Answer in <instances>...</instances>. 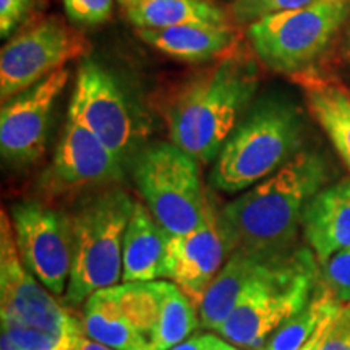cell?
<instances>
[{"label":"cell","mask_w":350,"mask_h":350,"mask_svg":"<svg viewBox=\"0 0 350 350\" xmlns=\"http://www.w3.org/2000/svg\"><path fill=\"white\" fill-rule=\"evenodd\" d=\"M321 0H234L230 7V16L237 25H252L253 21L273 13L297 10Z\"/></svg>","instance_id":"cell-25"},{"label":"cell","mask_w":350,"mask_h":350,"mask_svg":"<svg viewBox=\"0 0 350 350\" xmlns=\"http://www.w3.org/2000/svg\"><path fill=\"white\" fill-rule=\"evenodd\" d=\"M336 314H338V313H336ZM336 314H332V317L325 319V321L321 323V326H319L317 329V332H314L312 338L306 340V342L301 345L299 350H321V345H323V340H325L327 327H329V325L332 323V319H334Z\"/></svg>","instance_id":"cell-30"},{"label":"cell","mask_w":350,"mask_h":350,"mask_svg":"<svg viewBox=\"0 0 350 350\" xmlns=\"http://www.w3.org/2000/svg\"><path fill=\"white\" fill-rule=\"evenodd\" d=\"M83 332L96 342L116 350H148V340L122 308L116 288H100L90 295L83 310Z\"/></svg>","instance_id":"cell-20"},{"label":"cell","mask_w":350,"mask_h":350,"mask_svg":"<svg viewBox=\"0 0 350 350\" xmlns=\"http://www.w3.org/2000/svg\"><path fill=\"white\" fill-rule=\"evenodd\" d=\"M157 319L148 350H169L190 338L200 326L195 301L172 281H152Z\"/></svg>","instance_id":"cell-21"},{"label":"cell","mask_w":350,"mask_h":350,"mask_svg":"<svg viewBox=\"0 0 350 350\" xmlns=\"http://www.w3.org/2000/svg\"><path fill=\"white\" fill-rule=\"evenodd\" d=\"M34 0H0V34L7 38L31 12Z\"/></svg>","instance_id":"cell-29"},{"label":"cell","mask_w":350,"mask_h":350,"mask_svg":"<svg viewBox=\"0 0 350 350\" xmlns=\"http://www.w3.org/2000/svg\"><path fill=\"white\" fill-rule=\"evenodd\" d=\"M204 350H245V349L230 344L229 340L222 339L221 336L204 332Z\"/></svg>","instance_id":"cell-31"},{"label":"cell","mask_w":350,"mask_h":350,"mask_svg":"<svg viewBox=\"0 0 350 350\" xmlns=\"http://www.w3.org/2000/svg\"><path fill=\"white\" fill-rule=\"evenodd\" d=\"M350 16V0H321L313 5L273 13L248 26L258 59L278 73L300 75L325 54Z\"/></svg>","instance_id":"cell-6"},{"label":"cell","mask_w":350,"mask_h":350,"mask_svg":"<svg viewBox=\"0 0 350 350\" xmlns=\"http://www.w3.org/2000/svg\"><path fill=\"white\" fill-rule=\"evenodd\" d=\"M137 29H165L183 25H227L226 13L209 0H144L126 8Z\"/></svg>","instance_id":"cell-22"},{"label":"cell","mask_w":350,"mask_h":350,"mask_svg":"<svg viewBox=\"0 0 350 350\" xmlns=\"http://www.w3.org/2000/svg\"><path fill=\"white\" fill-rule=\"evenodd\" d=\"M142 2H144V0H119L120 5H124L125 8H130V7H133V5H138V3H142Z\"/></svg>","instance_id":"cell-34"},{"label":"cell","mask_w":350,"mask_h":350,"mask_svg":"<svg viewBox=\"0 0 350 350\" xmlns=\"http://www.w3.org/2000/svg\"><path fill=\"white\" fill-rule=\"evenodd\" d=\"M258 65L248 55H226L193 78L170 106L172 144L201 164L216 159L258 88Z\"/></svg>","instance_id":"cell-2"},{"label":"cell","mask_w":350,"mask_h":350,"mask_svg":"<svg viewBox=\"0 0 350 350\" xmlns=\"http://www.w3.org/2000/svg\"><path fill=\"white\" fill-rule=\"evenodd\" d=\"M317 261L306 248L288 252L243 292L217 334L245 350H265L273 332L312 300L318 287Z\"/></svg>","instance_id":"cell-4"},{"label":"cell","mask_w":350,"mask_h":350,"mask_svg":"<svg viewBox=\"0 0 350 350\" xmlns=\"http://www.w3.org/2000/svg\"><path fill=\"white\" fill-rule=\"evenodd\" d=\"M169 350H204V332L196 331L190 336V338L182 340L180 344L174 345V347Z\"/></svg>","instance_id":"cell-32"},{"label":"cell","mask_w":350,"mask_h":350,"mask_svg":"<svg viewBox=\"0 0 350 350\" xmlns=\"http://www.w3.org/2000/svg\"><path fill=\"white\" fill-rule=\"evenodd\" d=\"M300 75L310 112L350 170V90L332 78L310 72Z\"/></svg>","instance_id":"cell-19"},{"label":"cell","mask_w":350,"mask_h":350,"mask_svg":"<svg viewBox=\"0 0 350 350\" xmlns=\"http://www.w3.org/2000/svg\"><path fill=\"white\" fill-rule=\"evenodd\" d=\"M68 78L67 68L57 70L3 103L0 111V151L7 163L28 165L41 159L52 109Z\"/></svg>","instance_id":"cell-12"},{"label":"cell","mask_w":350,"mask_h":350,"mask_svg":"<svg viewBox=\"0 0 350 350\" xmlns=\"http://www.w3.org/2000/svg\"><path fill=\"white\" fill-rule=\"evenodd\" d=\"M15 242L26 269L55 297L65 295L75 260L73 219L39 201L12 208Z\"/></svg>","instance_id":"cell-8"},{"label":"cell","mask_w":350,"mask_h":350,"mask_svg":"<svg viewBox=\"0 0 350 350\" xmlns=\"http://www.w3.org/2000/svg\"><path fill=\"white\" fill-rule=\"evenodd\" d=\"M85 52L83 39L59 18H46L10 39L0 54V99L7 103Z\"/></svg>","instance_id":"cell-11"},{"label":"cell","mask_w":350,"mask_h":350,"mask_svg":"<svg viewBox=\"0 0 350 350\" xmlns=\"http://www.w3.org/2000/svg\"><path fill=\"white\" fill-rule=\"evenodd\" d=\"M304 235L318 262L350 248V177L321 188L306 204Z\"/></svg>","instance_id":"cell-16"},{"label":"cell","mask_w":350,"mask_h":350,"mask_svg":"<svg viewBox=\"0 0 350 350\" xmlns=\"http://www.w3.org/2000/svg\"><path fill=\"white\" fill-rule=\"evenodd\" d=\"M135 201L124 190L93 196L73 214L75 260L65 301L81 305L100 288L122 281L124 237Z\"/></svg>","instance_id":"cell-5"},{"label":"cell","mask_w":350,"mask_h":350,"mask_svg":"<svg viewBox=\"0 0 350 350\" xmlns=\"http://www.w3.org/2000/svg\"><path fill=\"white\" fill-rule=\"evenodd\" d=\"M169 234L150 209L135 201L124 237V282H151L165 278Z\"/></svg>","instance_id":"cell-18"},{"label":"cell","mask_w":350,"mask_h":350,"mask_svg":"<svg viewBox=\"0 0 350 350\" xmlns=\"http://www.w3.org/2000/svg\"><path fill=\"white\" fill-rule=\"evenodd\" d=\"M73 350H116V349L107 347V345L96 342V340L90 339V338H85V334H81L80 338H78Z\"/></svg>","instance_id":"cell-33"},{"label":"cell","mask_w":350,"mask_h":350,"mask_svg":"<svg viewBox=\"0 0 350 350\" xmlns=\"http://www.w3.org/2000/svg\"><path fill=\"white\" fill-rule=\"evenodd\" d=\"M304 120L294 104L265 99L234 130L216 157L211 183L226 193L248 190L300 152Z\"/></svg>","instance_id":"cell-3"},{"label":"cell","mask_w":350,"mask_h":350,"mask_svg":"<svg viewBox=\"0 0 350 350\" xmlns=\"http://www.w3.org/2000/svg\"><path fill=\"white\" fill-rule=\"evenodd\" d=\"M80 336L2 323L0 350H73Z\"/></svg>","instance_id":"cell-24"},{"label":"cell","mask_w":350,"mask_h":350,"mask_svg":"<svg viewBox=\"0 0 350 350\" xmlns=\"http://www.w3.org/2000/svg\"><path fill=\"white\" fill-rule=\"evenodd\" d=\"M26 269L13 234L12 217L0 216V317L2 323L39 327L59 334H83L77 321Z\"/></svg>","instance_id":"cell-9"},{"label":"cell","mask_w":350,"mask_h":350,"mask_svg":"<svg viewBox=\"0 0 350 350\" xmlns=\"http://www.w3.org/2000/svg\"><path fill=\"white\" fill-rule=\"evenodd\" d=\"M288 252L275 253V255L247 252L232 253L198 306L201 326L204 329L217 332L239 304L243 292L271 269H274Z\"/></svg>","instance_id":"cell-15"},{"label":"cell","mask_w":350,"mask_h":350,"mask_svg":"<svg viewBox=\"0 0 350 350\" xmlns=\"http://www.w3.org/2000/svg\"><path fill=\"white\" fill-rule=\"evenodd\" d=\"M198 161L172 143L146 148L137 157L135 183L152 217L169 235H183L206 221L209 200Z\"/></svg>","instance_id":"cell-7"},{"label":"cell","mask_w":350,"mask_h":350,"mask_svg":"<svg viewBox=\"0 0 350 350\" xmlns=\"http://www.w3.org/2000/svg\"><path fill=\"white\" fill-rule=\"evenodd\" d=\"M321 284L339 304L350 301V248L329 258L323 265Z\"/></svg>","instance_id":"cell-26"},{"label":"cell","mask_w":350,"mask_h":350,"mask_svg":"<svg viewBox=\"0 0 350 350\" xmlns=\"http://www.w3.org/2000/svg\"><path fill=\"white\" fill-rule=\"evenodd\" d=\"M68 18L75 23L94 26L112 15V0H62Z\"/></svg>","instance_id":"cell-27"},{"label":"cell","mask_w":350,"mask_h":350,"mask_svg":"<svg viewBox=\"0 0 350 350\" xmlns=\"http://www.w3.org/2000/svg\"><path fill=\"white\" fill-rule=\"evenodd\" d=\"M347 38H349V51H350V28H349V34H347Z\"/></svg>","instance_id":"cell-35"},{"label":"cell","mask_w":350,"mask_h":350,"mask_svg":"<svg viewBox=\"0 0 350 350\" xmlns=\"http://www.w3.org/2000/svg\"><path fill=\"white\" fill-rule=\"evenodd\" d=\"M327 180L325 159L300 151L268 178L217 211L227 256L235 252L284 253L291 250L306 204Z\"/></svg>","instance_id":"cell-1"},{"label":"cell","mask_w":350,"mask_h":350,"mask_svg":"<svg viewBox=\"0 0 350 350\" xmlns=\"http://www.w3.org/2000/svg\"><path fill=\"white\" fill-rule=\"evenodd\" d=\"M68 117L96 135L122 163L133 154L143 133L120 86L93 60L78 68Z\"/></svg>","instance_id":"cell-10"},{"label":"cell","mask_w":350,"mask_h":350,"mask_svg":"<svg viewBox=\"0 0 350 350\" xmlns=\"http://www.w3.org/2000/svg\"><path fill=\"white\" fill-rule=\"evenodd\" d=\"M139 38L163 54L182 62H208L226 57L239 42L230 25H183L165 29H138Z\"/></svg>","instance_id":"cell-17"},{"label":"cell","mask_w":350,"mask_h":350,"mask_svg":"<svg viewBox=\"0 0 350 350\" xmlns=\"http://www.w3.org/2000/svg\"><path fill=\"white\" fill-rule=\"evenodd\" d=\"M227 250L219 229L217 211L209 206L206 221L183 235H169L165 250V278L177 284L200 306L219 271Z\"/></svg>","instance_id":"cell-13"},{"label":"cell","mask_w":350,"mask_h":350,"mask_svg":"<svg viewBox=\"0 0 350 350\" xmlns=\"http://www.w3.org/2000/svg\"><path fill=\"white\" fill-rule=\"evenodd\" d=\"M340 306L342 304H339L321 284L306 306L273 332L265 350H299L325 319L339 312Z\"/></svg>","instance_id":"cell-23"},{"label":"cell","mask_w":350,"mask_h":350,"mask_svg":"<svg viewBox=\"0 0 350 350\" xmlns=\"http://www.w3.org/2000/svg\"><path fill=\"white\" fill-rule=\"evenodd\" d=\"M124 175V163L86 126L68 117L49 170L55 188L73 190L116 182Z\"/></svg>","instance_id":"cell-14"},{"label":"cell","mask_w":350,"mask_h":350,"mask_svg":"<svg viewBox=\"0 0 350 350\" xmlns=\"http://www.w3.org/2000/svg\"><path fill=\"white\" fill-rule=\"evenodd\" d=\"M321 350H350V301L340 306L332 319Z\"/></svg>","instance_id":"cell-28"}]
</instances>
